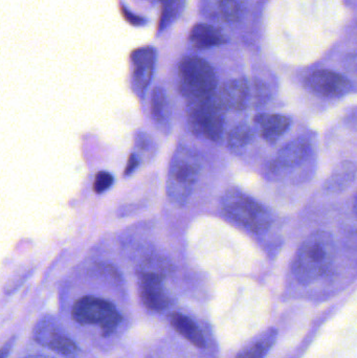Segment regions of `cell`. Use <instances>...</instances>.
Wrapping results in <instances>:
<instances>
[{
  "label": "cell",
  "instance_id": "18",
  "mask_svg": "<svg viewBox=\"0 0 357 358\" xmlns=\"http://www.w3.org/2000/svg\"><path fill=\"white\" fill-rule=\"evenodd\" d=\"M356 176V166L352 162L340 164L325 182V189L329 193H341L351 185Z\"/></svg>",
  "mask_w": 357,
  "mask_h": 358
},
{
  "label": "cell",
  "instance_id": "13",
  "mask_svg": "<svg viewBox=\"0 0 357 358\" xmlns=\"http://www.w3.org/2000/svg\"><path fill=\"white\" fill-rule=\"evenodd\" d=\"M255 123L259 126L260 136L268 144H275L291 127L289 117L281 115L260 113L255 117Z\"/></svg>",
  "mask_w": 357,
  "mask_h": 358
},
{
  "label": "cell",
  "instance_id": "12",
  "mask_svg": "<svg viewBox=\"0 0 357 358\" xmlns=\"http://www.w3.org/2000/svg\"><path fill=\"white\" fill-rule=\"evenodd\" d=\"M312 152V146L305 138H298L285 145L279 150L272 163V171L280 173L285 170L299 167Z\"/></svg>",
  "mask_w": 357,
  "mask_h": 358
},
{
  "label": "cell",
  "instance_id": "19",
  "mask_svg": "<svg viewBox=\"0 0 357 358\" xmlns=\"http://www.w3.org/2000/svg\"><path fill=\"white\" fill-rule=\"evenodd\" d=\"M247 0H216L217 12L226 22H237L245 14Z\"/></svg>",
  "mask_w": 357,
  "mask_h": 358
},
{
  "label": "cell",
  "instance_id": "7",
  "mask_svg": "<svg viewBox=\"0 0 357 358\" xmlns=\"http://www.w3.org/2000/svg\"><path fill=\"white\" fill-rule=\"evenodd\" d=\"M217 98L226 110L241 111L249 107L252 99H255L257 104L268 102L270 90L260 80H254L251 83L249 80L240 78L224 83L218 92Z\"/></svg>",
  "mask_w": 357,
  "mask_h": 358
},
{
  "label": "cell",
  "instance_id": "4",
  "mask_svg": "<svg viewBox=\"0 0 357 358\" xmlns=\"http://www.w3.org/2000/svg\"><path fill=\"white\" fill-rule=\"evenodd\" d=\"M221 208L228 218L254 233H264L272 225L268 210L236 187L226 189L221 198Z\"/></svg>",
  "mask_w": 357,
  "mask_h": 358
},
{
  "label": "cell",
  "instance_id": "20",
  "mask_svg": "<svg viewBox=\"0 0 357 358\" xmlns=\"http://www.w3.org/2000/svg\"><path fill=\"white\" fill-rule=\"evenodd\" d=\"M161 18L159 21V31H163L170 27L174 21L177 20L182 15L186 4V0H161Z\"/></svg>",
  "mask_w": 357,
  "mask_h": 358
},
{
  "label": "cell",
  "instance_id": "5",
  "mask_svg": "<svg viewBox=\"0 0 357 358\" xmlns=\"http://www.w3.org/2000/svg\"><path fill=\"white\" fill-rule=\"evenodd\" d=\"M226 109L218 100L217 94L197 102L188 103L187 119L192 134L217 142L224 129Z\"/></svg>",
  "mask_w": 357,
  "mask_h": 358
},
{
  "label": "cell",
  "instance_id": "1",
  "mask_svg": "<svg viewBox=\"0 0 357 358\" xmlns=\"http://www.w3.org/2000/svg\"><path fill=\"white\" fill-rule=\"evenodd\" d=\"M335 258V243L327 231L310 234L298 248L291 271L302 285L314 283L328 273Z\"/></svg>",
  "mask_w": 357,
  "mask_h": 358
},
{
  "label": "cell",
  "instance_id": "10",
  "mask_svg": "<svg viewBox=\"0 0 357 358\" xmlns=\"http://www.w3.org/2000/svg\"><path fill=\"white\" fill-rule=\"evenodd\" d=\"M308 90L324 98H340L351 90V83L347 78L330 69H319L306 79Z\"/></svg>",
  "mask_w": 357,
  "mask_h": 358
},
{
  "label": "cell",
  "instance_id": "26",
  "mask_svg": "<svg viewBox=\"0 0 357 358\" xmlns=\"http://www.w3.org/2000/svg\"><path fill=\"white\" fill-rule=\"evenodd\" d=\"M13 340L10 341V342L6 343L4 345L3 348H2L1 351V358H6V355H8L10 351V348H12Z\"/></svg>",
  "mask_w": 357,
  "mask_h": 358
},
{
  "label": "cell",
  "instance_id": "15",
  "mask_svg": "<svg viewBox=\"0 0 357 358\" xmlns=\"http://www.w3.org/2000/svg\"><path fill=\"white\" fill-rule=\"evenodd\" d=\"M169 322L171 327L193 346L199 349L205 348L207 341L205 336L191 317L180 313H172L169 315Z\"/></svg>",
  "mask_w": 357,
  "mask_h": 358
},
{
  "label": "cell",
  "instance_id": "23",
  "mask_svg": "<svg viewBox=\"0 0 357 358\" xmlns=\"http://www.w3.org/2000/svg\"><path fill=\"white\" fill-rule=\"evenodd\" d=\"M113 185V176L109 172L101 171L94 181V191L96 194L104 193Z\"/></svg>",
  "mask_w": 357,
  "mask_h": 358
},
{
  "label": "cell",
  "instance_id": "2",
  "mask_svg": "<svg viewBox=\"0 0 357 358\" xmlns=\"http://www.w3.org/2000/svg\"><path fill=\"white\" fill-rule=\"evenodd\" d=\"M201 163L196 153L186 146L176 149L170 162L167 194L170 201L177 206L188 202L199 176Z\"/></svg>",
  "mask_w": 357,
  "mask_h": 358
},
{
  "label": "cell",
  "instance_id": "11",
  "mask_svg": "<svg viewBox=\"0 0 357 358\" xmlns=\"http://www.w3.org/2000/svg\"><path fill=\"white\" fill-rule=\"evenodd\" d=\"M156 50L153 46L138 48L131 54L132 81L136 94L144 98L154 73Z\"/></svg>",
  "mask_w": 357,
  "mask_h": 358
},
{
  "label": "cell",
  "instance_id": "3",
  "mask_svg": "<svg viewBox=\"0 0 357 358\" xmlns=\"http://www.w3.org/2000/svg\"><path fill=\"white\" fill-rule=\"evenodd\" d=\"M180 90L188 103L211 98L217 88V77L207 61L197 56H187L178 66Z\"/></svg>",
  "mask_w": 357,
  "mask_h": 358
},
{
  "label": "cell",
  "instance_id": "14",
  "mask_svg": "<svg viewBox=\"0 0 357 358\" xmlns=\"http://www.w3.org/2000/svg\"><path fill=\"white\" fill-rule=\"evenodd\" d=\"M189 40L193 48L207 50L226 43V36L216 27L207 23H197L191 29Z\"/></svg>",
  "mask_w": 357,
  "mask_h": 358
},
{
  "label": "cell",
  "instance_id": "16",
  "mask_svg": "<svg viewBox=\"0 0 357 358\" xmlns=\"http://www.w3.org/2000/svg\"><path fill=\"white\" fill-rule=\"evenodd\" d=\"M151 117L159 129L167 134L171 123V110L167 96L161 87H155L150 101Z\"/></svg>",
  "mask_w": 357,
  "mask_h": 358
},
{
  "label": "cell",
  "instance_id": "6",
  "mask_svg": "<svg viewBox=\"0 0 357 358\" xmlns=\"http://www.w3.org/2000/svg\"><path fill=\"white\" fill-rule=\"evenodd\" d=\"M71 317L80 325L99 326L104 336L113 334L123 321V317L112 303L94 296H82L75 301Z\"/></svg>",
  "mask_w": 357,
  "mask_h": 358
},
{
  "label": "cell",
  "instance_id": "25",
  "mask_svg": "<svg viewBox=\"0 0 357 358\" xmlns=\"http://www.w3.org/2000/svg\"><path fill=\"white\" fill-rule=\"evenodd\" d=\"M124 14H125V18L133 25H144L145 23H146V20H145L144 18H142V17L140 16H136V15L131 14L129 10H126Z\"/></svg>",
  "mask_w": 357,
  "mask_h": 358
},
{
  "label": "cell",
  "instance_id": "27",
  "mask_svg": "<svg viewBox=\"0 0 357 358\" xmlns=\"http://www.w3.org/2000/svg\"><path fill=\"white\" fill-rule=\"evenodd\" d=\"M23 358H52V357H48V355H29V357H25Z\"/></svg>",
  "mask_w": 357,
  "mask_h": 358
},
{
  "label": "cell",
  "instance_id": "21",
  "mask_svg": "<svg viewBox=\"0 0 357 358\" xmlns=\"http://www.w3.org/2000/svg\"><path fill=\"white\" fill-rule=\"evenodd\" d=\"M255 132L249 126L240 124L233 128L228 134V145L233 151H239L251 144Z\"/></svg>",
  "mask_w": 357,
  "mask_h": 358
},
{
  "label": "cell",
  "instance_id": "24",
  "mask_svg": "<svg viewBox=\"0 0 357 358\" xmlns=\"http://www.w3.org/2000/svg\"><path fill=\"white\" fill-rule=\"evenodd\" d=\"M140 159L136 153H131L128 157L127 167L125 169V176H129L136 171V168L140 165Z\"/></svg>",
  "mask_w": 357,
  "mask_h": 358
},
{
  "label": "cell",
  "instance_id": "8",
  "mask_svg": "<svg viewBox=\"0 0 357 358\" xmlns=\"http://www.w3.org/2000/svg\"><path fill=\"white\" fill-rule=\"evenodd\" d=\"M33 338L37 344L64 357H73L79 348L52 317H42L34 328Z\"/></svg>",
  "mask_w": 357,
  "mask_h": 358
},
{
  "label": "cell",
  "instance_id": "22",
  "mask_svg": "<svg viewBox=\"0 0 357 358\" xmlns=\"http://www.w3.org/2000/svg\"><path fill=\"white\" fill-rule=\"evenodd\" d=\"M136 146L140 151V155L150 159L154 155L156 150V144L153 141L152 136H149L146 132H138L136 136Z\"/></svg>",
  "mask_w": 357,
  "mask_h": 358
},
{
  "label": "cell",
  "instance_id": "17",
  "mask_svg": "<svg viewBox=\"0 0 357 358\" xmlns=\"http://www.w3.org/2000/svg\"><path fill=\"white\" fill-rule=\"evenodd\" d=\"M278 338V330L275 328H268V330L260 334L255 340L247 344L236 358H265L270 349L276 344Z\"/></svg>",
  "mask_w": 357,
  "mask_h": 358
},
{
  "label": "cell",
  "instance_id": "9",
  "mask_svg": "<svg viewBox=\"0 0 357 358\" xmlns=\"http://www.w3.org/2000/svg\"><path fill=\"white\" fill-rule=\"evenodd\" d=\"M165 273L159 269H143L138 273V290L143 305L152 313H163L171 305V298L163 287Z\"/></svg>",
  "mask_w": 357,
  "mask_h": 358
},
{
  "label": "cell",
  "instance_id": "28",
  "mask_svg": "<svg viewBox=\"0 0 357 358\" xmlns=\"http://www.w3.org/2000/svg\"><path fill=\"white\" fill-rule=\"evenodd\" d=\"M354 213H356L357 216V201L356 202V204H354Z\"/></svg>",
  "mask_w": 357,
  "mask_h": 358
}]
</instances>
